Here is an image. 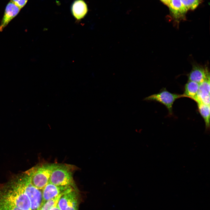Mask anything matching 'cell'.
Here are the masks:
<instances>
[{
	"mask_svg": "<svg viewBox=\"0 0 210 210\" xmlns=\"http://www.w3.org/2000/svg\"><path fill=\"white\" fill-rule=\"evenodd\" d=\"M28 177L24 172L14 176L7 182L0 185V205L32 210L31 203L25 190Z\"/></svg>",
	"mask_w": 210,
	"mask_h": 210,
	"instance_id": "6da1fadb",
	"label": "cell"
},
{
	"mask_svg": "<svg viewBox=\"0 0 210 210\" xmlns=\"http://www.w3.org/2000/svg\"><path fill=\"white\" fill-rule=\"evenodd\" d=\"M76 168L69 164L55 163L49 183L58 186H70L75 189L73 173Z\"/></svg>",
	"mask_w": 210,
	"mask_h": 210,
	"instance_id": "7a4b0ae2",
	"label": "cell"
},
{
	"mask_svg": "<svg viewBox=\"0 0 210 210\" xmlns=\"http://www.w3.org/2000/svg\"><path fill=\"white\" fill-rule=\"evenodd\" d=\"M55 163L38 164L25 171L32 184L37 188L42 190L49 183Z\"/></svg>",
	"mask_w": 210,
	"mask_h": 210,
	"instance_id": "3957f363",
	"label": "cell"
},
{
	"mask_svg": "<svg viewBox=\"0 0 210 210\" xmlns=\"http://www.w3.org/2000/svg\"><path fill=\"white\" fill-rule=\"evenodd\" d=\"M185 97L183 94H180L171 93L166 89H162L159 92L150 95L145 99V100L154 101L160 103L167 108L170 115L172 114L173 104L176 99Z\"/></svg>",
	"mask_w": 210,
	"mask_h": 210,
	"instance_id": "277c9868",
	"label": "cell"
},
{
	"mask_svg": "<svg viewBox=\"0 0 210 210\" xmlns=\"http://www.w3.org/2000/svg\"><path fill=\"white\" fill-rule=\"evenodd\" d=\"M76 191L72 188L63 194L57 205L60 210H78V199Z\"/></svg>",
	"mask_w": 210,
	"mask_h": 210,
	"instance_id": "5b68a950",
	"label": "cell"
},
{
	"mask_svg": "<svg viewBox=\"0 0 210 210\" xmlns=\"http://www.w3.org/2000/svg\"><path fill=\"white\" fill-rule=\"evenodd\" d=\"M25 190L31 203L32 210H36L42 202V190L37 188L32 184L28 175L26 182Z\"/></svg>",
	"mask_w": 210,
	"mask_h": 210,
	"instance_id": "8992f818",
	"label": "cell"
},
{
	"mask_svg": "<svg viewBox=\"0 0 210 210\" xmlns=\"http://www.w3.org/2000/svg\"><path fill=\"white\" fill-rule=\"evenodd\" d=\"M72 188L70 186H58L49 183L42 190V200L41 205Z\"/></svg>",
	"mask_w": 210,
	"mask_h": 210,
	"instance_id": "52a82bcc",
	"label": "cell"
},
{
	"mask_svg": "<svg viewBox=\"0 0 210 210\" xmlns=\"http://www.w3.org/2000/svg\"><path fill=\"white\" fill-rule=\"evenodd\" d=\"M209 76L210 73L207 67L194 64L191 71L188 75V80L200 84Z\"/></svg>",
	"mask_w": 210,
	"mask_h": 210,
	"instance_id": "ba28073f",
	"label": "cell"
},
{
	"mask_svg": "<svg viewBox=\"0 0 210 210\" xmlns=\"http://www.w3.org/2000/svg\"><path fill=\"white\" fill-rule=\"evenodd\" d=\"M20 9L10 1L6 6L0 24V32H2L10 22L19 13Z\"/></svg>",
	"mask_w": 210,
	"mask_h": 210,
	"instance_id": "9c48e42d",
	"label": "cell"
},
{
	"mask_svg": "<svg viewBox=\"0 0 210 210\" xmlns=\"http://www.w3.org/2000/svg\"><path fill=\"white\" fill-rule=\"evenodd\" d=\"M174 20L178 23L186 19L187 11L183 6L181 0H171L168 7Z\"/></svg>",
	"mask_w": 210,
	"mask_h": 210,
	"instance_id": "30bf717a",
	"label": "cell"
},
{
	"mask_svg": "<svg viewBox=\"0 0 210 210\" xmlns=\"http://www.w3.org/2000/svg\"><path fill=\"white\" fill-rule=\"evenodd\" d=\"M195 101L210 105V76L200 84L196 98Z\"/></svg>",
	"mask_w": 210,
	"mask_h": 210,
	"instance_id": "8fae6325",
	"label": "cell"
},
{
	"mask_svg": "<svg viewBox=\"0 0 210 210\" xmlns=\"http://www.w3.org/2000/svg\"><path fill=\"white\" fill-rule=\"evenodd\" d=\"M72 14L78 20L83 19L88 11L87 5L83 0H76L72 4L71 8Z\"/></svg>",
	"mask_w": 210,
	"mask_h": 210,
	"instance_id": "7c38bea8",
	"label": "cell"
},
{
	"mask_svg": "<svg viewBox=\"0 0 210 210\" xmlns=\"http://www.w3.org/2000/svg\"><path fill=\"white\" fill-rule=\"evenodd\" d=\"M200 84L188 80L185 85L183 94L185 97L190 98L195 101L199 87Z\"/></svg>",
	"mask_w": 210,
	"mask_h": 210,
	"instance_id": "4fadbf2b",
	"label": "cell"
},
{
	"mask_svg": "<svg viewBox=\"0 0 210 210\" xmlns=\"http://www.w3.org/2000/svg\"><path fill=\"white\" fill-rule=\"evenodd\" d=\"M198 111L204 119L206 130L209 131L210 128V105L201 103H197Z\"/></svg>",
	"mask_w": 210,
	"mask_h": 210,
	"instance_id": "5bb4252c",
	"label": "cell"
},
{
	"mask_svg": "<svg viewBox=\"0 0 210 210\" xmlns=\"http://www.w3.org/2000/svg\"><path fill=\"white\" fill-rule=\"evenodd\" d=\"M65 192L59 195L55 198L47 201L43 205H40L39 207L40 210H49L52 207L56 206L57 204L60 197Z\"/></svg>",
	"mask_w": 210,
	"mask_h": 210,
	"instance_id": "9a60e30c",
	"label": "cell"
},
{
	"mask_svg": "<svg viewBox=\"0 0 210 210\" xmlns=\"http://www.w3.org/2000/svg\"><path fill=\"white\" fill-rule=\"evenodd\" d=\"M187 11L189 10L195 9L203 0H181Z\"/></svg>",
	"mask_w": 210,
	"mask_h": 210,
	"instance_id": "2e32d148",
	"label": "cell"
},
{
	"mask_svg": "<svg viewBox=\"0 0 210 210\" xmlns=\"http://www.w3.org/2000/svg\"><path fill=\"white\" fill-rule=\"evenodd\" d=\"M28 0H11L10 1L21 9L26 5Z\"/></svg>",
	"mask_w": 210,
	"mask_h": 210,
	"instance_id": "e0dca14e",
	"label": "cell"
},
{
	"mask_svg": "<svg viewBox=\"0 0 210 210\" xmlns=\"http://www.w3.org/2000/svg\"><path fill=\"white\" fill-rule=\"evenodd\" d=\"M0 210H23L16 207L9 206L0 205Z\"/></svg>",
	"mask_w": 210,
	"mask_h": 210,
	"instance_id": "ac0fdd59",
	"label": "cell"
},
{
	"mask_svg": "<svg viewBox=\"0 0 210 210\" xmlns=\"http://www.w3.org/2000/svg\"><path fill=\"white\" fill-rule=\"evenodd\" d=\"M164 4L169 7L171 3V0H160Z\"/></svg>",
	"mask_w": 210,
	"mask_h": 210,
	"instance_id": "d6986e66",
	"label": "cell"
},
{
	"mask_svg": "<svg viewBox=\"0 0 210 210\" xmlns=\"http://www.w3.org/2000/svg\"><path fill=\"white\" fill-rule=\"evenodd\" d=\"M49 210H60L58 205L50 209Z\"/></svg>",
	"mask_w": 210,
	"mask_h": 210,
	"instance_id": "ffe728a7",
	"label": "cell"
},
{
	"mask_svg": "<svg viewBox=\"0 0 210 210\" xmlns=\"http://www.w3.org/2000/svg\"><path fill=\"white\" fill-rule=\"evenodd\" d=\"M36 210H40V207H39Z\"/></svg>",
	"mask_w": 210,
	"mask_h": 210,
	"instance_id": "44dd1931",
	"label": "cell"
}]
</instances>
